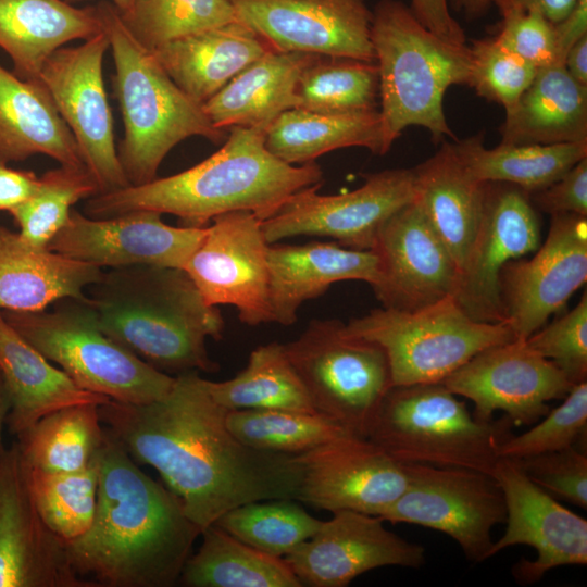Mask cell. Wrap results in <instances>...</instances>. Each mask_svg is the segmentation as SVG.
Listing matches in <instances>:
<instances>
[{
  "mask_svg": "<svg viewBox=\"0 0 587 587\" xmlns=\"http://www.w3.org/2000/svg\"><path fill=\"white\" fill-rule=\"evenodd\" d=\"M114 61V92L124 125L117 154L130 186L157 178L166 154L192 136L214 143L227 138L202 105L170 78L152 52L140 45L109 1L97 5Z\"/></svg>",
  "mask_w": 587,
  "mask_h": 587,
  "instance_id": "obj_6",
  "label": "cell"
},
{
  "mask_svg": "<svg viewBox=\"0 0 587 587\" xmlns=\"http://www.w3.org/2000/svg\"><path fill=\"white\" fill-rule=\"evenodd\" d=\"M513 426L507 415L497 421L476 420L442 383L415 384L388 390L366 438L400 463L491 475Z\"/></svg>",
  "mask_w": 587,
  "mask_h": 587,
  "instance_id": "obj_7",
  "label": "cell"
},
{
  "mask_svg": "<svg viewBox=\"0 0 587 587\" xmlns=\"http://www.w3.org/2000/svg\"><path fill=\"white\" fill-rule=\"evenodd\" d=\"M261 222L247 211L213 217L184 267L208 304L234 305L249 326L273 322Z\"/></svg>",
  "mask_w": 587,
  "mask_h": 587,
  "instance_id": "obj_15",
  "label": "cell"
},
{
  "mask_svg": "<svg viewBox=\"0 0 587 587\" xmlns=\"http://www.w3.org/2000/svg\"><path fill=\"white\" fill-rule=\"evenodd\" d=\"M449 3L467 18H477L491 7L490 0H449Z\"/></svg>",
  "mask_w": 587,
  "mask_h": 587,
  "instance_id": "obj_56",
  "label": "cell"
},
{
  "mask_svg": "<svg viewBox=\"0 0 587 587\" xmlns=\"http://www.w3.org/2000/svg\"><path fill=\"white\" fill-rule=\"evenodd\" d=\"M0 587H90L40 516L17 441L0 450Z\"/></svg>",
  "mask_w": 587,
  "mask_h": 587,
  "instance_id": "obj_20",
  "label": "cell"
},
{
  "mask_svg": "<svg viewBox=\"0 0 587 587\" xmlns=\"http://www.w3.org/2000/svg\"><path fill=\"white\" fill-rule=\"evenodd\" d=\"M224 145L197 165L147 184L89 198L86 215L115 216L153 210L177 216L183 226L204 227L213 217L236 211L261 221L297 191L322 184L323 172L310 162L291 165L265 147L263 127H232Z\"/></svg>",
  "mask_w": 587,
  "mask_h": 587,
  "instance_id": "obj_3",
  "label": "cell"
},
{
  "mask_svg": "<svg viewBox=\"0 0 587 587\" xmlns=\"http://www.w3.org/2000/svg\"><path fill=\"white\" fill-rule=\"evenodd\" d=\"M414 16L439 38L455 45H466L465 34L453 18L449 0H411Z\"/></svg>",
  "mask_w": 587,
  "mask_h": 587,
  "instance_id": "obj_51",
  "label": "cell"
},
{
  "mask_svg": "<svg viewBox=\"0 0 587 587\" xmlns=\"http://www.w3.org/2000/svg\"><path fill=\"white\" fill-rule=\"evenodd\" d=\"M558 49L562 62L567 50L587 36V0H577L570 13L554 24Z\"/></svg>",
  "mask_w": 587,
  "mask_h": 587,
  "instance_id": "obj_54",
  "label": "cell"
},
{
  "mask_svg": "<svg viewBox=\"0 0 587 587\" xmlns=\"http://www.w3.org/2000/svg\"><path fill=\"white\" fill-rule=\"evenodd\" d=\"M270 50L259 35L236 20L172 40L151 52L180 90L202 105Z\"/></svg>",
  "mask_w": 587,
  "mask_h": 587,
  "instance_id": "obj_26",
  "label": "cell"
},
{
  "mask_svg": "<svg viewBox=\"0 0 587 587\" xmlns=\"http://www.w3.org/2000/svg\"><path fill=\"white\" fill-rule=\"evenodd\" d=\"M371 40L386 153L409 126L427 129L436 143L458 140L445 115L444 97L450 86L470 84L469 46L439 38L398 0L375 5Z\"/></svg>",
  "mask_w": 587,
  "mask_h": 587,
  "instance_id": "obj_5",
  "label": "cell"
},
{
  "mask_svg": "<svg viewBox=\"0 0 587 587\" xmlns=\"http://www.w3.org/2000/svg\"><path fill=\"white\" fill-rule=\"evenodd\" d=\"M272 50L375 62L365 0H228Z\"/></svg>",
  "mask_w": 587,
  "mask_h": 587,
  "instance_id": "obj_18",
  "label": "cell"
},
{
  "mask_svg": "<svg viewBox=\"0 0 587 587\" xmlns=\"http://www.w3.org/2000/svg\"><path fill=\"white\" fill-rule=\"evenodd\" d=\"M284 560L302 586L346 587L377 567L417 569L425 562V548L389 532L379 516L342 510Z\"/></svg>",
  "mask_w": 587,
  "mask_h": 587,
  "instance_id": "obj_23",
  "label": "cell"
},
{
  "mask_svg": "<svg viewBox=\"0 0 587 587\" xmlns=\"http://www.w3.org/2000/svg\"><path fill=\"white\" fill-rule=\"evenodd\" d=\"M268 301L273 322L291 325L300 305L322 296L333 284L362 280L372 288L380 277L373 250L352 249L336 241L304 245L268 243Z\"/></svg>",
  "mask_w": 587,
  "mask_h": 587,
  "instance_id": "obj_25",
  "label": "cell"
},
{
  "mask_svg": "<svg viewBox=\"0 0 587 587\" xmlns=\"http://www.w3.org/2000/svg\"><path fill=\"white\" fill-rule=\"evenodd\" d=\"M299 501L317 509L380 516L404 491L407 473L380 447L353 434L296 455Z\"/></svg>",
  "mask_w": 587,
  "mask_h": 587,
  "instance_id": "obj_19",
  "label": "cell"
},
{
  "mask_svg": "<svg viewBox=\"0 0 587 587\" xmlns=\"http://www.w3.org/2000/svg\"><path fill=\"white\" fill-rule=\"evenodd\" d=\"M457 155L478 182L507 183L529 196L545 189L587 158V141L502 145L486 148L482 134L453 141Z\"/></svg>",
  "mask_w": 587,
  "mask_h": 587,
  "instance_id": "obj_35",
  "label": "cell"
},
{
  "mask_svg": "<svg viewBox=\"0 0 587 587\" xmlns=\"http://www.w3.org/2000/svg\"><path fill=\"white\" fill-rule=\"evenodd\" d=\"M587 280V216H551L548 236L530 259L509 262L500 275L504 323L526 339L564 308Z\"/></svg>",
  "mask_w": 587,
  "mask_h": 587,
  "instance_id": "obj_17",
  "label": "cell"
},
{
  "mask_svg": "<svg viewBox=\"0 0 587 587\" xmlns=\"http://www.w3.org/2000/svg\"><path fill=\"white\" fill-rule=\"evenodd\" d=\"M87 300L62 299L52 311L1 312L26 341L80 388L129 404L166 396L175 377L104 334Z\"/></svg>",
  "mask_w": 587,
  "mask_h": 587,
  "instance_id": "obj_8",
  "label": "cell"
},
{
  "mask_svg": "<svg viewBox=\"0 0 587 587\" xmlns=\"http://www.w3.org/2000/svg\"><path fill=\"white\" fill-rule=\"evenodd\" d=\"M529 197L535 207L551 216H587V158L576 163L553 184Z\"/></svg>",
  "mask_w": 587,
  "mask_h": 587,
  "instance_id": "obj_50",
  "label": "cell"
},
{
  "mask_svg": "<svg viewBox=\"0 0 587 587\" xmlns=\"http://www.w3.org/2000/svg\"><path fill=\"white\" fill-rule=\"evenodd\" d=\"M226 424L248 447L292 455L352 434L320 413L287 410H232L226 414Z\"/></svg>",
  "mask_w": 587,
  "mask_h": 587,
  "instance_id": "obj_40",
  "label": "cell"
},
{
  "mask_svg": "<svg viewBox=\"0 0 587 587\" xmlns=\"http://www.w3.org/2000/svg\"><path fill=\"white\" fill-rule=\"evenodd\" d=\"M414 201L452 255L459 271L482 216L485 184L475 179L455 153L453 140L413 167Z\"/></svg>",
  "mask_w": 587,
  "mask_h": 587,
  "instance_id": "obj_30",
  "label": "cell"
},
{
  "mask_svg": "<svg viewBox=\"0 0 587 587\" xmlns=\"http://www.w3.org/2000/svg\"><path fill=\"white\" fill-rule=\"evenodd\" d=\"M451 392L474 403L480 422L503 411L514 425H530L545 416L548 402L563 399L574 386L525 339L486 348L441 382Z\"/></svg>",
  "mask_w": 587,
  "mask_h": 587,
  "instance_id": "obj_16",
  "label": "cell"
},
{
  "mask_svg": "<svg viewBox=\"0 0 587 587\" xmlns=\"http://www.w3.org/2000/svg\"><path fill=\"white\" fill-rule=\"evenodd\" d=\"M0 373L11 403L7 424L14 436L61 408L79 403L102 404L110 400L77 386L26 341L1 311Z\"/></svg>",
  "mask_w": 587,
  "mask_h": 587,
  "instance_id": "obj_31",
  "label": "cell"
},
{
  "mask_svg": "<svg viewBox=\"0 0 587 587\" xmlns=\"http://www.w3.org/2000/svg\"><path fill=\"white\" fill-rule=\"evenodd\" d=\"M491 475L503 492L507 527L494 541L489 558L510 546L534 548L535 560L521 559L513 567L514 577L524 585L559 566L587 564L586 519L532 482L513 459L499 458Z\"/></svg>",
  "mask_w": 587,
  "mask_h": 587,
  "instance_id": "obj_22",
  "label": "cell"
},
{
  "mask_svg": "<svg viewBox=\"0 0 587 587\" xmlns=\"http://www.w3.org/2000/svg\"><path fill=\"white\" fill-rule=\"evenodd\" d=\"M364 178L362 186L341 195L317 193L322 184L297 191L261 222L266 241L319 236L352 249H373L384 223L414 201V173L413 168H392Z\"/></svg>",
  "mask_w": 587,
  "mask_h": 587,
  "instance_id": "obj_12",
  "label": "cell"
},
{
  "mask_svg": "<svg viewBox=\"0 0 587 587\" xmlns=\"http://www.w3.org/2000/svg\"><path fill=\"white\" fill-rule=\"evenodd\" d=\"M10 397L3 377L0 373V450L3 447L2 445V429L4 423H7V417L10 412Z\"/></svg>",
  "mask_w": 587,
  "mask_h": 587,
  "instance_id": "obj_57",
  "label": "cell"
},
{
  "mask_svg": "<svg viewBox=\"0 0 587 587\" xmlns=\"http://www.w3.org/2000/svg\"><path fill=\"white\" fill-rule=\"evenodd\" d=\"M469 86L480 97L512 107L536 76L537 68L502 46L495 36L472 40Z\"/></svg>",
  "mask_w": 587,
  "mask_h": 587,
  "instance_id": "obj_45",
  "label": "cell"
},
{
  "mask_svg": "<svg viewBox=\"0 0 587 587\" xmlns=\"http://www.w3.org/2000/svg\"><path fill=\"white\" fill-rule=\"evenodd\" d=\"M497 40L537 70L563 64L557 42L554 24L537 11L502 16Z\"/></svg>",
  "mask_w": 587,
  "mask_h": 587,
  "instance_id": "obj_49",
  "label": "cell"
},
{
  "mask_svg": "<svg viewBox=\"0 0 587 587\" xmlns=\"http://www.w3.org/2000/svg\"><path fill=\"white\" fill-rule=\"evenodd\" d=\"M378 86L375 62L317 55L300 76L297 108L326 114L378 110Z\"/></svg>",
  "mask_w": 587,
  "mask_h": 587,
  "instance_id": "obj_39",
  "label": "cell"
},
{
  "mask_svg": "<svg viewBox=\"0 0 587 587\" xmlns=\"http://www.w3.org/2000/svg\"><path fill=\"white\" fill-rule=\"evenodd\" d=\"M99 193V187L85 165H61L39 177L34 195L9 213L29 246L47 249L66 224L72 207Z\"/></svg>",
  "mask_w": 587,
  "mask_h": 587,
  "instance_id": "obj_43",
  "label": "cell"
},
{
  "mask_svg": "<svg viewBox=\"0 0 587 587\" xmlns=\"http://www.w3.org/2000/svg\"><path fill=\"white\" fill-rule=\"evenodd\" d=\"M317 54L270 50L234 76L202 109L218 129L263 127L298 105L297 87Z\"/></svg>",
  "mask_w": 587,
  "mask_h": 587,
  "instance_id": "obj_29",
  "label": "cell"
},
{
  "mask_svg": "<svg viewBox=\"0 0 587 587\" xmlns=\"http://www.w3.org/2000/svg\"><path fill=\"white\" fill-rule=\"evenodd\" d=\"M408 482L401 496L379 516L447 534L469 560L482 562L492 547L491 529L505 523L503 492L487 473L403 463Z\"/></svg>",
  "mask_w": 587,
  "mask_h": 587,
  "instance_id": "obj_11",
  "label": "cell"
},
{
  "mask_svg": "<svg viewBox=\"0 0 587 587\" xmlns=\"http://www.w3.org/2000/svg\"><path fill=\"white\" fill-rule=\"evenodd\" d=\"M322 523L292 499H271L238 505L214 524L263 553L284 558L310 539Z\"/></svg>",
  "mask_w": 587,
  "mask_h": 587,
  "instance_id": "obj_42",
  "label": "cell"
},
{
  "mask_svg": "<svg viewBox=\"0 0 587 587\" xmlns=\"http://www.w3.org/2000/svg\"><path fill=\"white\" fill-rule=\"evenodd\" d=\"M345 328L384 350L392 386L441 383L482 350L515 339L505 323L470 317L453 296L412 311L374 309Z\"/></svg>",
  "mask_w": 587,
  "mask_h": 587,
  "instance_id": "obj_9",
  "label": "cell"
},
{
  "mask_svg": "<svg viewBox=\"0 0 587 587\" xmlns=\"http://www.w3.org/2000/svg\"><path fill=\"white\" fill-rule=\"evenodd\" d=\"M39 177L32 171L16 170L0 161V211H12L36 191Z\"/></svg>",
  "mask_w": 587,
  "mask_h": 587,
  "instance_id": "obj_52",
  "label": "cell"
},
{
  "mask_svg": "<svg viewBox=\"0 0 587 587\" xmlns=\"http://www.w3.org/2000/svg\"><path fill=\"white\" fill-rule=\"evenodd\" d=\"M64 1L73 4L74 2H80V1H86V0H64ZM109 2L112 3L118 12H125L126 10L130 8L134 0H109Z\"/></svg>",
  "mask_w": 587,
  "mask_h": 587,
  "instance_id": "obj_58",
  "label": "cell"
},
{
  "mask_svg": "<svg viewBox=\"0 0 587 587\" xmlns=\"http://www.w3.org/2000/svg\"><path fill=\"white\" fill-rule=\"evenodd\" d=\"M179 580L189 587H301L284 558L263 553L212 524Z\"/></svg>",
  "mask_w": 587,
  "mask_h": 587,
  "instance_id": "obj_36",
  "label": "cell"
},
{
  "mask_svg": "<svg viewBox=\"0 0 587 587\" xmlns=\"http://www.w3.org/2000/svg\"><path fill=\"white\" fill-rule=\"evenodd\" d=\"M563 65L577 83L587 86V36L567 50Z\"/></svg>",
  "mask_w": 587,
  "mask_h": 587,
  "instance_id": "obj_55",
  "label": "cell"
},
{
  "mask_svg": "<svg viewBox=\"0 0 587 587\" xmlns=\"http://www.w3.org/2000/svg\"><path fill=\"white\" fill-rule=\"evenodd\" d=\"M109 39L101 33L77 47H62L45 62L39 80L71 130L99 193L129 186L114 139L113 116L104 80L103 58Z\"/></svg>",
  "mask_w": 587,
  "mask_h": 587,
  "instance_id": "obj_13",
  "label": "cell"
},
{
  "mask_svg": "<svg viewBox=\"0 0 587 587\" xmlns=\"http://www.w3.org/2000/svg\"><path fill=\"white\" fill-rule=\"evenodd\" d=\"M90 287L87 302L100 329L150 365L178 374L218 369L205 341L222 338L224 319L184 270L111 268Z\"/></svg>",
  "mask_w": 587,
  "mask_h": 587,
  "instance_id": "obj_4",
  "label": "cell"
},
{
  "mask_svg": "<svg viewBox=\"0 0 587 587\" xmlns=\"http://www.w3.org/2000/svg\"><path fill=\"white\" fill-rule=\"evenodd\" d=\"M97 7L77 8L64 0H0V48L14 74L39 80L47 59L67 42L101 33Z\"/></svg>",
  "mask_w": 587,
  "mask_h": 587,
  "instance_id": "obj_28",
  "label": "cell"
},
{
  "mask_svg": "<svg viewBox=\"0 0 587 587\" xmlns=\"http://www.w3.org/2000/svg\"><path fill=\"white\" fill-rule=\"evenodd\" d=\"M27 469L35 504L45 524L65 542L83 536L91 526L97 510L99 452L87 467L77 472L49 473Z\"/></svg>",
  "mask_w": 587,
  "mask_h": 587,
  "instance_id": "obj_41",
  "label": "cell"
},
{
  "mask_svg": "<svg viewBox=\"0 0 587 587\" xmlns=\"http://www.w3.org/2000/svg\"><path fill=\"white\" fill-rule=\"evenodd\" d=\"M45 154L61 165H84L78 146L40 80L0 65V161Z\"/></svg>",
  "mask_w": 587,
  "mask_h": 587,
  "instance_id": "obj_32",
  "label": "cell"
},
{
  "mask_svg": "<svg viewBox=\"0 0 587 587\" xmlns=\"http://www.w3.org/2000/svg\"><path fill=\"white\" fill-rule=\"evenodd\" d=\"M95 519L66 542L75 573L90 587H171L201 530L180 500L135 463L104 428Z\"/></svg>",
  "mask_w": 587,
  "mask_h": 587,
  "instance_id": "obj_2",
  "label": "cell"
},
{
  "mask_svg": "<svg viewBox=\"0 0 587 587\" xmlns=\"http://www.w3.org/2000/svg\"><path fill=\"white\" fill-rule=\"evenodd\" d=\"M577 0H490L501 16L517 12L537 11L553 24L562 21Z\"/></svg>",
  "mask_w": 587,
  "mask_h": 587,
  "instance_id": "obj_53",
  "label": "cell"
},
{
  "mask_svg": "<svg viewBox=\"0 0 587 587\" xmlns=\"http://www.w3.org/2000/svg\"><path fill=\"white\" fill-rule=\"evenodd\" d=\"M265 147L291 165H302L347 147L385 154L379 110L326 114L299 108L278 115L266 128Z\"/></svg>",
  "mask_w": 587,
  "mask_h": 587,
  "instance_id": "obj_34",
  "label": "cell"
},
{
  "mask_svg": "<svg viewBox=\"0 0 587 587\" xmlns=\"http://www.w3.org/2000/svg\"><path fill=\"white\" fill-rule=\"evenodd\" d=\"M526 476L553 496L587 508V454L575 446L513 459Z\"/></svg>",
  "mask_w": 587,
  "mask_h": 587,
  "instance_id": "obj_48",
  "label": "cell"
},
{
  "mask_svg": "<svg viewBox=\"0 0 587 587\" xmlns=\"http://www.w3.org/2000/svg\"><path fill=\"white\" fill-rule=\"evenodd\" d=\"M373 250L380 263L373 290L384 308L412 311L454 296L459 268L415 201L384 223Z\"/></svg>",
  "mask_w": 587,
  "mask_h": 587,
  "instance_id": "obj_24",
  "label": "cell"
},
{
  "mask_svg": "<svg viewBox=\"0 0 587 587\" xmlns=\"http://www.w3.org/2000/svg\"><path fill=\"white\" fill-rule=\"evenodd\" d=\"M104 429L98 403H79L55 410L17 435L26 465L49 473L77 472L99 452Z\"/></svg>",
  "mask_w": 587,
  "mask_h": 587,
  "instance_id": "obj_37",
  "label": "cell"
},
{
  "mask_svg": "<svg viewBox=\"0 0 587 587\" xmlns=\"http://www.w3.org/2000/svg\"><path fill=\"white\" fill-rule=\"evenodd\" d=\"M502 145L587 141V86L563 64L539 68L516 102L504 110Z\"/></svg>",
  "mask_w": 587,
  "mask_h": 587,
  "instance_id": "obj_33",
  "label": "cell"
},
{
  "mask_svg": "<svg viewBox=\"0 0 587 587\" xmlns=\"http://www.w3.org/2000/svg\"><path fill=\"white\" fill-rule=\"evenodd\" d=\"M227 412L197 371L175 376L157 401L99 404L101 422L133 460L157 470L201 532L238 505L299 495L296 455L246 446L228 429Z\"/></svg>",
  "mask_w": 587,
  "mask_h": 587,
  "instance_id": "obj_1",
  "label": "cell"
},
{
  "mask_svg": "<svg viewBox=\"0 0 587 587\" xmlns=\"http://www.w3.org/2000/svg\"><path fill=\"white\" fill-rule=\"evenodd\" d=\"M545 416L529 430L507 439L499 449V457L521 459L577 447L583 437L586 438L587 380L574 385L563 402Z\"/></svg>",
  "mask_w": 587,
  "mask_h": 587,
  "instance_id": "obj_46",
  "label": "cell"
},
{
  "mask_svg": "<svg viewBox=\"0 0 587 587\" xmlns=\"http://www.w3.org/2000/svg\"><path fill=\"white\" fill-rule=\"evenodd\" d=\"M118 14L128 32L149 51L237 20L228 0H134L128 10Z\"/></svg>",
  "mask_w": 587,
  "mask_h": 587,
  "instance_id": "obj_44",
  "label": "cell"
},
{
  "mask_svg": "<svg viewBox=\"0 0 587 587\" xmlns=\"http://www.w3.org/2000/svg\"><path fill=\"white\" fill-rule=\"evenodd\" d=\"M205 228L167 225L162 213L153 210L95 218L72 209L47 249L100 268L155 265L184 270Z\"/></svg>",
  "mask_w": 587,
  "mask_h": 587,
  "instance_id": "obj_21",
  "label": "cell"
},
{
  "mask_svg": "<svg viewBox=\"0 0 587 587\" xmlns=\"http://www.w3.org/2000/svg\"><path fill=\"white\" fill-rule=\"evenodd\" d=\"M212 398L232 410H287L316 413L309 394L291 365L284 344L257 347L247 366L223 382L205 379Z\"/></svg>",
  "mask_w": 587,
  "mask_h": 587,
  "instance_id": "obj_38",
  "label": "cell"
},
{
  "mask_svg": "<svg viewBox=\"0 0 587 587\" xmlns=\"http://www.w3.org/2000/svg\"><path fill=\"white\" fill-rule=\"evenodd\" d=\"M286 354L320 413L366 438L377 410L392 387L384 350L349 334L339 320H313L284 344Z\"/></svg>",
  "mask_w": 587,
  "mask_h": 587,
  "instance_id": "obj_10",
  "label": "cell"
},
{
  "mask_svg": "<svg viewBox=\"0 0 587 587\" xmlns=\"http://www.w3.org/2000/svg\"><path fill=\"white\" fill-rule=\"evenodd\" d=\"M550 360L573 384L587 379V292L563 316L544 325L525 339Z\"/></svg>",
  "mask_w": 587,
  "mask_h": 587,
  "instance_id": "obj_47",
  "label": "cell"
},
{
  "mask_svg": "<svg viewBox=\"0 0 587 587\" xmlns=\"http://www.w3.org/2000/svg\"><path fill=\"white\" fill-rule=\"evenodd\" d=\"M102 268L26 243L0 224V311H40L62 299L87 300Z\"/></svg>",
  "mask_w": 587,
  "mask_h": 587,
  "instance_id": "obj_27",
  "label": "cell"
},
{
  "mask_svg": "<svg viewBox=\"0 0 587 587\" xmlns=\"http://www.w3.org/2000/svg\"><path fill=\"white\" fill-rule=\"evenodd\" d=\"M539 246L540 223L529 195L511 184L486 183L479 224L459 271L457 303L475 321L504 323L501 272Z\"/></svg>",
  "mask_w": 587,
  "mask_h": 587,
  "instance_id": "obj_14",
  "label": "cell"
}]
</instances>
